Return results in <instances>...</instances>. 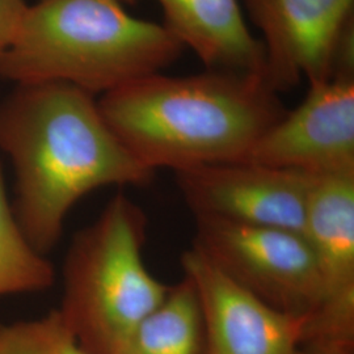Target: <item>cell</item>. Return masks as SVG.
Returning a JSON list of instances; mask_svg holds the SVG:
<instances>
[{
  "instance_id": "8fae6325",
  "label": "cell",
  "mask_w": 354,
  "mask_h": 354,
  "mask_svg": "<svg viewBox=\"0 0 354 354\" xmlns=\"http://www.w3.org/2000/svg\"><path fill=\"white\" fill-rule=\"evenodd\" d=\"M133 4L140 0H120ZM163 26L207 68L264 77V49L244 20L241 0H155Z\"/></svg>"
},
{
  "instance_id": "30bf717a",
  "label": "cell",
  "mask_w": 354,
  "mask_h": 354,
  "mask_svg": "<svg viewBox=\"0 0 354 354\" xmlns=\"http://www.w3.org/2000/svg\"><path fill=\"white\" fill-rule=\"evenodd\" d=\"M203 308L206 354H299L306 317L268 306L213 266L197 248L181 256Z\"/></svg>"
},
{
  "instance_id": "8992f818",
  "label": "cell",
  "mask_w": 354,
  "mask_h": 354,
  "mask_svg": "<svg viewBox=\"0 0 354 354\" xmlns=\"http://www.w3.org/2000/svg\"><path fill=\"white\" fill-rule=\"evenodd\" d=\"M176 180L194 216L304 235L313 175L235 162L181 169L176 172Z\"/></svg>"
},
{
  "instance_id": "4fadbf2b",
  "label": "cell",
  "mask_w": 354,
  "mask_h": 354,
  "mask_svg": "<svg viewBox=\"0 0 354 354\" xmlns=\"http://www.w3.org/2000/svg\"><path fill=\"white\" fill-rule=\"evenodd\" d=\"M54 282V266L26 239L17 223L0 165V298L41 292Z\"/></svg>"
},
{
  "instance_id": "3957f363",
  "label": "cell",
  "mask_w": 354,
  "mask_h": 354,
  "mask_svg": "<svg viewBox=\"0 0 354 354\" xmlns=\"http://www.w3.org/2000/svg\"><path fill=\"white\" fill-rule=\"evenodd\" d=\"M184 49L163 24L130 15L120 0H37L26 7L0 76L104 95L160 73Z\"/></svg>"
},
{
  "instance_id": "277c9868",
  "label": "cell",
  "mask_w": 354,
  "mask_h": 354,
  "mask_svg": "<svg viewBox=\"0 0 354 354\" xmlns=\"http://www.w3.org/2000/svg\"><path fill=\"white\" fill-rule=\"evenodd\" d=\"M147 216L120 193L79 231L64 263L57 311L88 354H115L169 290L143 260Z\"/></svg>"
},
{
  "instance_id": "9c48e42d",
  "label": "cell",
  "mask_w": 354,
  "mask_h": 354,
  "mask_svg": "<svg viewBox=\"0 0 354 354\" xmlns=\"http://www.w3.org/2000/svg\"><path fill=\"white\" fill-rule=\"evenodd\" d=\"M241 1L261 35L264 79L272 88L281 92L302 79H329L332 50L342 26L354 16V0Z\"/></svg>"
},
{
  "instance_id": "5bb4252c",
  "label": "cell",
  "mask_w": 354,
  "mask_h": 354,
  "mask_svg": "<svg viewBox=\"0 0 354 354\" xmlns=\"http://www.w3.org/2000/svg\"><path fill=\"white\" fill-rule=\"evenodd\" d=\"M66 332L57 310L44 317L0 324V354H61Z\"/></svg>"
},
{
  "instance_id": "6da1fadb",
  "label": "cell",
  "mask_w": 354,
  "mask_h": 354,
  "mask_svg": "<svg viewBox=\"0 0 354 354\" xmlns=\"http://www.w3.org/2000/svg\"><path fill=\"white\" fill-rule=\"evenodd\" d=\"M0 152L15 172L13 213L26 239L48 254L71 209L93 190L143 185L140 163L106 124L95 95L73 84H17L0 104Z\"/></svg>"
},
{
  "instance_id": "2e32d148",
  "label": "cell",
  "mask_w": 354,
  "mask_h": 354,
  "mask_svg": "<svg viewBox=\"0 0 354 354\" xmlns=\"http://www.w3.org/2000/svg\"><path fill=\"white\" fill-rule=\"evenodd\" d=\"M299 354H354V348L324 342H304Z\"/></svg>"
},
{
  "instance_id": "9a60e30c",
  "label": "cell",
  "mask_w": 354,
  "mask_h": 354,
  "mask_svg": "<svg viewBox=\"0 0 354 354\" xmlns=\"http://www.w3.org/2000/svg\"><path fill=\"white\" fill-rule=\"evenodd\" d=\"M26 7V0H0V61L12 44Z\"/></svg>"
},
{
  "instance_id": "52a82bcc",
  "label": "cell",
  "mask_w": 354,
  "mask_h": 354,
  "mask_svg": "<svg viewBox=\"0 0 354 354\" xmlns=\"http://www.w3.org/2000/svg\"><path fill=\"white\" fill-rule=\"evenodd\" d=\"M304 236L317 257L324 294L304 320L302 344L354 348V172L314 176Z\"/></svg>"
},
{
  "instance_id": "5b68a950",
  "label": "cell",
  "mask_w": 354,
  "mask_h": 354,
  "mask_svg": "<svg viewBox=\"0 0 354 354\" xmlns=\"http://www.w3.org/2000/svg\"><path fill=\"white\" fill-rule=\"evenodd\" d=\"M193 247L264 304L308 317L323 301L317 257L302 234L196 216Z\"/></svg>"
},
{
  "instance_id": "7c38bea8",
  "label": "cell",
  "mask_w": 354,
  "mask_h": 354,
  "mask_svg": "<svg viewBox=\"0 0 354 354\" xmlns=\"http://www.w3.org/2000/svg\"><path fill=\"white\" fill-rule=\"evenodd\" d=\"M115 354H206L203 308L187 276L131 330Z\"/></svg>"
},
{
  "instance_id": "ba28073f",
  "label": "cell",
  "mask_w": 354,
  "mask_h": 354,
  "mask_svg": "<svg viewBox=\"0 0 354 354\" xmlns=\"http://www.w3.org/2000/svg\"><path fill=\"white\" fill-rule=\"evenodd\" d=\"M308 84L304 102L266 131L244 162L313 176L354 172V79Z\"/></svg>"
},
{
  "instance_id": "7a4b0ae2",
  "label": "cell",
  "mask_w": 354,
  "mask_h": 354,
  "mask_svg": "<svg viewBox=\"0 0 354 354\" xmlns=\"http://www.w3.org/2000/svg\"><path fill=\"white\" fill-rule=\"evenodd\" d=\"M97 102L117 138L153 172L244 162L288 112L263 76L213 68L142 76Z\"/></svg>"
}]
</instances>
